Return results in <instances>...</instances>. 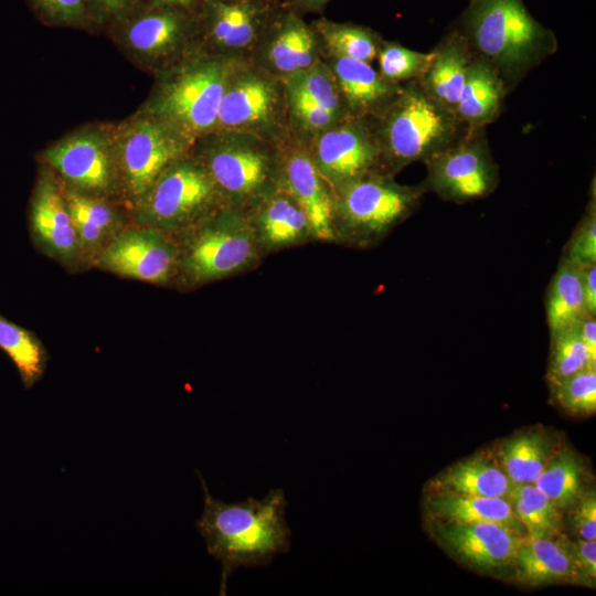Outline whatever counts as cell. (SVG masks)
<instances>
[{
    "label": "cell",
    "mask_w": 596,
    "mask_h": 596,
    "mask_svg": "<svg viewBox=\"0 0 596 596\" xmlns=\"http://www.w3.org/2000/svg\"><path fill=\"white\" fill-rule=\"evenodd\" d=\"M204 493L203 512L195 525L207 553L222 564L220 595L238 567L269 564L290 549V529L285 519L287 501L283 489H270L263 499L248 498L225 503L214 499L198 472Z\"/></svg>",
    "instance_id": "1"
},
{
    "label": "cell",
    "mask_w": 596,
    "mask_h": 596,
    "mask_svg": "<svg viewBox=\"0 0 596 596\" xmlns=\"http://www.w3.org/2000/svg\"><path fill=\"white\" fill-rule=\"evenodd\" d=\"M459 30L473 53L494 65L510 93L557 52L554 33L530 14L522 0H471Z\"/></svg>",
    "instance_id": "2"
},
{
    "label": "cell",
    "mask_w": 596,
    "mask_h": 596,
    "mask_svg": "<svg viewBox=\"0 0 596 596\" xmlns=\"http://www.w3.org/2000/svg\"><path fill=\"white\" fill-rule=\"evenodd\" d=\"M237 62L193 50L156 74L153 89L139 110L193 143L215 129L222 96Z\"/></svg>",
    "instance_id": "3"
},
{
    "label": "cell",
    "mask_w": 596,
    "mask_h": 596,
    "mask_svg": "<svg viewBox=\"0 0 596 596\" xmlns=\"http://www.w3.org/2000/svg\"><path fill=\"white\" fill-rule=\"evenodd\" d=\"M173 236L179 248L174 288L180 290L255 270L265 258L246 214L224 204Z\"/></svg>",
    "instance_id": "4"
},
{
    "label": "cell",
    "mask_w": 596,
    "mask_h": 596,
    "mask_svg": "<svg viewBox=\"0 0 596 596\" xmlns=\"http://www.w3.org/2000/svg\"><path fill=\"white\" fill-rule=\"evenodd\" d=\"M371 120L383 172L393 177L414 162L424 163L469 130L453 111L433 99L417 79L402 84L392 103Z\"/></svg>",
    "instance_id": "5"
},
{
    "label": "cell",
    "mask_w": 596,
    "mask_h": 596,
    "mask_svg": "<svg viewBox=\"0 0 596 596\" xmlns=\"http://www.w3.org/2000/svg\"><path fill=\"white\" fill-rule=\"evenodd\" d=\"M190 153L224 205L245 212L279 187L281 143L242 131L213 130L198 138Z\"/></svg>",
    "instance_id": "6"
},
{
    "label": "cell",
    "mask_w": 596,
    "mask_h": 596,
    "mask_svg": "<svg viewBox=\"0 0 596 596\" xmlns=\"http://www.w3.org/2000/svg\"><path fill=\"white\" fill-rule=\"evenodd\" d=\"M424 184H401L395 177L372 173L334 191L333 244L371 248L421 205Z\"/></svg>",
    "instance_id": "7"
},
{
    "label": "cell",
    "mask_w": 596,
    "mask_h": 596,
    "mask_svg": "<svg viewBox=\"0 0 596 596\" xmlns=\"http://www.w3.org/2000/svg\"><path fill=\"white\" fill-rule=\"evenodd\" d=\"M120 182V203L129 213L160 173L192 146L167 124L138 110L111 125Z\"/></svg>",
    "instance_id": "8"
},
{
    "label": "cell",
    "mask_w": 596,
    "mask_h": 596,
    "mask_svg": "<svg viewBox=\"0 0 596 596\" xmlns=\"http://www.w3.org/2000/svg\"><path fill=\"white\" fill-rule=\"evenodd\" d=\"M221 204L210 177L189 150L160 173L129 217L175 235Z\"/></svg>",
    "instance_id": "9"
},
{
    "label": "cell",
    "mask_w": 596,
    "mask_h": 596,
    "mask_svg": "<svg viewBox=\"0 0 596 596\" xmlns=\"http://www.w3.org/2000/svg\"><path fill=\"white\" fill-rule=\"evenodd\" d=\"M214 130H234L283 143L290 136L283 79L238 61L222 96Z\"/></svg>",
    "instance_id": "10"
},
{
    "label": "cell",
    "mask_w": 596,
    "mask_h": 596,
    "mask_svg": "<svg viewBox=\"0 0 596 596\" xmlns=\"http://www.w3.org/2000/svg\"><path fill=\"white\" fill-rule=\"evenodd\" d=\"M39 160L64 187L121 205L111 125L81 127L46 147Z\"/></svg>",
    "instance_id": "11"
},
{
    "label": "cell",
    "mask_w": 596,
    "mask_h": 596,
    "mask_svg": "<svg viewBox=\"0 0 596 596\" xmlns=\"http://www.w3.org/2000/svg\"><path fill=\"white\" fill-rule=\"evenodd\" d=\"M113 24L127 55L155 74L193 51L196 13L139 2Z\"/></svg>",
    "instance_id": "12"
},
{
    "label": "cell",
    "mask_w": 596,
    "mask_h": 596,
    "mask_svg": "<svg viewBox=\"0 0 596 596\" xmlns=\"http://www.w3.org/2000/svg\"><path fill=\"white\" fill-rule=\"evenodd\" d=\"M485 129L468 130L456 143L424 162L426 178L422 183L427 192L459 204L487 198L496 191L499 168Z\"/></svg>",
    "instance_id": "13"
},
{
    "label": "cell",
    "mask_w": 596,
    "mask_h": 596,
    "mask_svg": "<svg viewBox=\"0 0 596 596\" xmlns=\"http://www.w3.org/2000/svg\"><path fill=\"white\" fill-rule=\"evenodd\" d=\"M280 0H204L196 13L193 50L248 61Z\"/></svg>",
    "instance_id": "14"
},
{
    "label": "cell",
    "mask_w": 596,
    "mask_h": 596,
    "mask_svg": "<svg viewBox=\"0 0 596 596\" xmlns=\"http://www.w3.org/2000/svg\"><path fill=\"white\" fill-rule=\"evenodd\" d=\"M304 143L333 192L369 174L384 173L370 118H345Z\"/></svg>",
    "instance_id": "15"
},
{
    "label": "cell",
    "mask_w": 596,
    "mask_h": 596,
    "mask_svg": "<svg viewBox=\"0 0 596 596\" xmlns=\"http://www.w3.org/2000/svg\"><path fill=\"white\" fill-rule=\"evenodd\" d=\"M179 248L173 235L130 223L94 263L114 275L162 287H174Z\"/></svg>",
    "instance_id": "16"
},
{
    "label": "cell",
    "mask_w": 596,
    "mask_h": 596,
    "mask_svg": "<svg viewBox=\"0 0 596 596\" xmlns=\"http://www.w3.org/2000/svg\"><path fill=\"white\" fill-rule=\"evenodd\" d=\"M30 236L43 255L72 273L87 269L61 182L41 164L29 205Z\"/></svg>",
    "instance_id": "17"
},
{
    "label": "cell",
    "mask_w": 596,
    "mask_h": 596,
    "mask_svg": "<svg viewBox=\"0 0 596 596\" xmlns=\"http://www.w3.org/2000/svg\"><path fill=\"white\" fill-rule=\"evenodd\" d=\"M248 61L285 79L321 61L320 43L310 23L280 1Z\"/></svg>",
    "instance_id": "18"
},
{
    "label": "cell",
    "mask_w": 596,
    "mask_h": 596,
    "mask_svg": "<svg viewBox=\"0 0 596 596\" xmlns=\"http://www.w3.org/2000/svg\"><path fill=\"white\" fill-rule=\"evenodd\" d=\"M283 81L290 134L297 139L305 142L321 130L350 118L336 79L322 60Z\"/></svg>",
    "instance_id": "19"
},
{
    "label": "cell",
    "mask_w": 596,
    "mask_h": 596,
    "mask_svg": "<svg viewBox=\"0 0 596 596\" xmlns=\"http://www.w3.org/2000/svg\"><path fill=\"white\" fill-rule=\"evenodd\" d=\"M279 187L308 215L316 242L333 243L334 193L317 170L305 143L291 134L281 143Z\"/></svg>",
    "instance_id": "20"
},
{
    "label": "cell",
    "mask_w": 596,
    "mask_h": 596,
    "mask_svg": "<svg viewBox=\"0 0 596 596\" xmlns=\"http://www.w3.org/2000/svg\"><path fill=\"white\" fill-rule=\"evenodd\" d=\"M435 530L437 539L453 555L482 572L513 566L524 538L490 522H444Z\"/></svg>",
    "instance_id": "21"
},
{
    "label": "cell",
    "mask_w": 596,
    "mask_h": 596,
    "mask_svg": "<svg viewBox=\"0 0 596 596\" xmlns=\"http://www.w3.org/2000/svg\"><path fill=\"white\" fill-rule=\"evenodd\" d=\"M244 213L264 256L316 242L308 215L281 187Z\"/></svg>",
    "instance_id": "22"
},
{
    "label": "cell",
    "mask_w": 596,
    "mask_h": 596,
    "mask_svg": "<svg viewBox=\"0 0 596 596\" xmlns=\"http://www.w3.org/2000/svg\"><path fill=\"white\" fill-rule=\"evenodd\" d=\"M61 187L85 265L94 267L99 254L131 223L129 214L118 203Z\"/></svg>",
    "instance_id": "23"
},
{
    "label": "cell",
    "mask_w": 596,
    "mask_h": 596,
    "mask_svg": "<svg viewBox=\"0 0 596 596\" xmlns=\"http://www.w3.org/2000/svg\"><path fill=\"white\" fill-rule=\"evenodd\" d=\"M349 117L375 118L402 88L385 79L371 63L349 57L326 56Z\"/></svg>",
    "instance_id": "24"
},
{
    "label": "cell",
    "mask_w": 596,
    "mask_h": 596,
    "mask_svg": "<svg viewBox=\"0 0 596 596\" xmlns=\"http://www.w3.org/2000/svg\"><path fill=\"white\" fill-rule=\"evenodd\" d=\"M473 55L464 33L451 30L433 47L428 66L417 79L433 99L454 114Z\"/></svg>",
    "instance_id": "25"
},
{
    "label": "cell",
    "mask_w": 596,
    "mask_h": 596,
    "mask_svg": "<svg viewBox=\"0 0 596 596\" xmlns=\"http://www.w3.org/2000/svg\"><path fill=\"white\" fill-rule=\"evenodd\" d=\"M509 93L494 65L475 54L468 65L455 114L469 130L486 128L501 114Z\"/></svg>",
    "instance_id": "26"
},
{
    "label": "cell",
    "mask_w": 596,
    "mask_h": 596,
    "mask_svg": "<svg viewBox=\"0 0 596 596\" xmlns=\"http://www.w3.org/2000/svg\"><path fill=\"white\" fill-rule=\"evenodd\" d=\"M513 566L518 578L528 585L578 578L568 542L556 536L525 535L517 550Z\"/></svg>",
    "instance_id": "27"
},
{
    "label": "cell",
    "mask_w": 596,
    "mask_h": 596,
    "mask_svg": "<svg viewBox=\"0 0 596 596\" xmlns=\"http://www.w3.org/2000/svg\"><path fill=\"white\" fill-rule=\"evenodd\" d=\"M513 485L500 465L475 456L446 469L432 487L436 493L508 499Z\"/></svg>",
    "instance_id": "28"
},
{
    "label": "cell",
    "mask_w": 596,
    "mask_h": 596,
    "mask_svg": "<svg viewBox=\"0 0 596 596\" xmlns=\"http://www.w3.org/2000/svg\"><path fill=\"white\" fill-rule=\"evenodd\" d=\"M429 512L444 522H490L525 536L526 531L505 498L436 493L428 501Z\"/></svg>",
    "instance_id": "29"
},
{
    "label": "cell",
    "mask_w": 596,
    "mask_h": 596,
    "mask_svg": "<svg viewBox=\"0 0 596 596\" xmlns=\"http://www.w3.org/2000/svg\"><path fill=\"white\" fill-rule=\"evenodd\" d=\"M545 313L550 334L577 324L588 315L581 268L564 256L547 287Z\"/></svg>",
    "instance_id": "30"
},
{
    "label": "cell",
    "mask_w": 596,
    "mask_h": 596,
    "mask_svg": "<svg viewBox=\"0 0 596 596\" xmlns=\"http://www.w3.org/2000/svg\"><path fill=\"white\" fill-rule=\"evenodd\" d=\"M326 56L349 57L372 63L384 40L375 30L352 22H337L320 17L310 22Z\"/></svg>",
    "instance_id": "31"
},
{
    "label": "cell",
    "mask_w": 596,
    "mask_h": 596,
    "mask_svg": "<svg viewBox=\"0 0 596 596\" xmlns=\"http://www.w3.org/2000/svg\"><path fill=\"white\" fill-rule=\"evenodd\" d=\"M0 348L14 363L25 389L38 383L45 371L49 353L32 331L0 315Z\"/></svg>",
    "instance_id": "32"
},
{
    "label": "cell",
    "mask_w": 596,
    "mask_h": 596,
    "mask_svg": "<svg viewBox=\"0 0 596 596\" xmlns=\"http://www.w3.org/2000/svg\"><path fill=\"white\" fill-rule=\"evenodd\" d=\"M549 443L541 432H528L505 440L500 466L513 483H532L549 462Z\"/></svg>",
    "instance_id": "33"
},
{
    "label": "cell",
    "mask_w": 596,
    "mask_h": 596,
    "mask_svg": "<svg viewBox=\"0 0 596 596\" xmlns=\"http://www.w3.org/2000/svg\"><path fill=\"white\" fill-rule=\"evenodd\" d=\"M508 500L530 536H557L561 510L533 483H514Z\"/></svg>",
    "instance_id": "34"
},
{
    "label": "cell",
    "mask_w": 596,
    "mask_h": 596,
    "mask_svg": "<svg viewBox=\"0 0 596 596\" xmlns=\"http://www.w3.org/2000/svg\"><path fill=\"white\" fill-rule=\"evenodd\" d=\"M532 483L560 510L571 508L583 493L581 462L573 451L564 450L546 464Z\"/></svg>",
    "instance_id": "35"
},
{
    "label": "cell",
    "mask_w": 596,
    "mask_h": 596,
    "mask_svg": "<svg viewBox=\"0 0 596 596\" xmlns=\"http://www.w3.org/2000/svg\"><path fill=\"white\" fill-rule=\"evenodd\" d=\"M589 366H596V360L590 356L576 324L551 334V356L546 375L549 383Z\"/></svg>",
    "instance_id": "36"
},
{
    "label": "cell",
    "mask_w": 596,
    "mask_h": 596,
    "mask_svg": "<svg viewBox=\"0 0 596 596\" xmlns=\"http://www.w3.org/2000/svg\"><path fill=\"white\" fill-rule=\"evenodd\" d=\"M432 58V51L418 52L397 41L383 40L376 60L380 74L393 84L418 79Z\"/></svg>",
    "instance_id": "37"
},
{
    "label": "cell",
    "mask_w": 596,
    "mask_h": 596,
    "mask_svg": "<svg viewBox=\"0 0 596 596\" xmlns=\"http://www.w3.org/2000/svg\"><path fill=\"white\" fill-rule=\"evenodd\" d=\"M555 402L572 414H593L596 409V366L586 368L550 383Z\"/></svg>",
    "instance_id": "38"
},
{
    "label": "cell",
    "mask_w": 596,
    "mask_h": 596,
    "mask_svg": "<svg viewBox=\"0 0 596 596\" xmlns=\"http://www.w3.org/2000/svg\"><path fill=\"white\" fill-rule=\"evenodd\" d=\"M38 19L54 26L84 28L91 23L88 0H26Z\"/></svg>",
    "instance_id": "39"
},
{
    "label": "cell",
    "mask_w": 596,
    "mask_h": 596,
    "mask_svg": "<svg viewBox=\"0 0 596 596\" xmlns=\"http://www.w3.org/2000/svg\"><path fill=\"white\" fill-rule=\"evenodd\" d=\"M563 256L577 266L596 264L595 189L581 221L565 246Z\"/></svg>",
    "instance_id": "40"
},
{
    "label": "cell",
    "mask_w": 596,
    "mask_h": 596,
    "mask_svg": "<svg viewBox=\"0 0 596 596\" xmlns=\"http://www.w3.org/2000/svg\"><path fill=\"white\" fill-rule=\"evenodd\" d=\"M572 522L581 539H596V494L592 490L582 493L578 501L574 504Z\"/></svg>",
    "instance_id": "41"
},
{
    "label": "cell",
    "mask_w": 596,
    "mask_h": 596,
    "mask_svg": "<svg viewBox=\"0 0 596 596\" xmlns=\"http://www.w3.org/2000/svg\"><path fill=\"white\" fill-rule=\"evenodd\" d=\"M139 2L140 0H88L91 21L115 23Z\"/></svg>",
    "instance_id": "42"
},
{
    "label": "cell",
    "mask_w": 596,
    "mask_h": 596,
    "mask_svg": "<svg viewBox=\"0 0 596 596\" xmlns=\"http://www.w3.org/2000/svg\"><path fill=\"white\" fill-rule=\"evenodd\" d=\"M578 577L594 583L596 577V542L579 539L568 542Z\"/></svg>",
    "instance_id": "43"
},
{
    "label": "cell",
    "mask_w": 596,
    "mask_h": 596,
    "mask_svg": "<svg viewBox=\"0 0 596 596\" xmlns=\"http://www.w3.org/2000/svg\"><path fill=\"white\" fill-rule=\"evenodd\" d=\"M586 310L596 316V264L579 266Z\"/></svg>",
    "instance_id": "44"
},
{
    "label": "cell",
    "mask_w": 596,
    "mask_h": 596,
    "mask_svg": "<svg viewBox=\"0 0 596 596\" xmlns=\"http://www.w3.org/2000/svg\"><path fill=\"white\" fill-rule=\"evenodd\" d=\"M576 327L590 356L596 360V316L586 315Z\"/></svg>",
    "instance_id": "45"
},
{
    "label": "cell",
    "mask_w": 596,
    "mask_h": 596,
    "mask_svg": "<svg viewBox=\"0 0 596 596\" xmlns=\"http://www.w3.org/2000/svg\"><path fill=\"white\" fill-rule=\"evenodd\" d=\"M281 3L292 11L304 14L322 13L331 0H280Z\"/></svg>",
    "instance_id": "46"
},
{
    "label": "cell",
    "mask_w": 596,
    "mask_h": 596,
    "mask_svg": "<svg viewBox=\"0 0 596 596\" xmlns=\"http://www.w3.org/2000/svg\"><path fill=\"white\" fill-rule=\"evenodd\" d=\"M204 0H140L142 3L151 6L172 7L198 13Z\"/></svg>",
    "instance_id": "47"
}]
</instances>
